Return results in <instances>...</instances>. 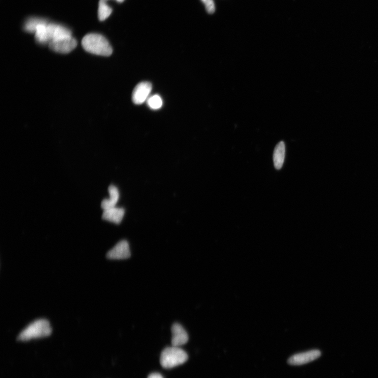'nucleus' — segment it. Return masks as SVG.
<instances>
[{"mask_svg": "<svg viewBox=\"0 0 378 378\" xmlns=\"http://www.w3.org/2000/svg\"><path fill=\"white\" fill-rule=\"evenodd\" d=\"M286 157V145L283 141L279 142L276 146L273 153V161L276 169L280 170L285 162Z\"/></svg>", "mask_w": 378, "mask_h": 378, "instance_id": "obj_12", "label": "nucleus"}, {"mask_svg": "<svg viewBox=\"0 0 378 378\" xmlns=\"http://www.w3.org/2000/svg\"><path fill=\"white\" fill-rule=\"evenodd\" d=\"M188 359L187 353L178 347H167L161 352L160 363L162 367L170 369L185 362Z\"/></svg>", "mask_w": 378, "mask_h": 378, "instance_id": "obj_3", "label": "nucleus"}, {"mask_svg": "<svg viewBox=\"0 0 378 378\" xmlns=\"http://www.w3.org/2000/svg\"><path fill=\"white\" fill-rule=\"evenodd\" d=\"M77 45V42L72 36L52 41L49 44L51 50L62 54L72 52Z\"/></svg>", "mask_w": 378, "mask_h": 378, "instance_id": "obj_4", "label": "nucleus"}, {"mask_svg": "<svg viewBox=\"0 0 378 378\" xmlns=\"http://www.w3.org/2000/svg\"><path fill=\"white\" fill-rule=\"evenodd\" d=\"M113 10L105 0H100L99 4L98 18L100 21L107 19L112 14Z\"/></svg>", "mask_w": 378, "mask_h": 378, "instance_id": "obj_14", "label": "nucleus"}, {"mask_svg": "<svg viewBox=\"0 0 378 378\" xmlns=\"http://www.w3.org/2000/svg\"><path fill=\"white\" fill-rule=\"evenodd\" d=\"M171 344L173 346L180 347L185 345L188 340V334L182 325L174 324L171 328Z\"/></svg>", "mask_w": 378, "mask_h": 378, "instance_id": "obj_8", "label": "nucleus"}, {"mask_svg": "<svg viewBox=\"0 0 378 378\" xmlns=\"http://www.w3.org/2000/svg\"><path fill=\"white\" fill-rule=\"evenodd\" d=\"M81 45L85 51L91 54L110 56L113 53L112 47L109 41L100 34H87L82 39Z\"/></svg>", "mask_w": 378, "mask_h": 378, "instance_id": "obj_1", "label": "nucleus"}, {"mask_svg": "<svg viewBox=\"0 0 378 378\" xmlns=\"http://www.w3.org/2000/svg\"><path fill=\"white\" fill-rule=\"evenodd\" d=\"M125 210L116 207L104 210L102 219L116 224H119L122 221L125 215Z\"/></svg>", "mask_w": 378, "mask_h": 378, "instance_id": "obj_10", "label": "nucleus"}, {"mask_svg": "<svg viewBox=\"0 0 378 378\" xmlns=\"http://www.w3.org/2000/svg\"><path fill=\"white\" fill-rule=\"evenodd\" d=\"M52 328L48 321L41 319L35 321L23 329L18 337V340L27 341L33 339L41 338L50 336Z\"/></svg>", "mask_w": 378, "mask_h": 378, "instance_id": "obj_2", "label": "nucleus"}, {"mask_svg": "<svg viewBox=\"0 0 378 378\" xmlns=\"http://www.w3.org/2000/svg\"><path fill=\"white\" fill-rule=\"evenodd\" d=\"M105 1H108V0H105ZM116 1L118 3H122L124 2V0H116Z\"/></svg>", "mask_w": 378, "mask_h": 378, "instance_id": "obj_19", "label": "nucleus"}, {"mask_svg": "<svg viewBox=\"0 0 378 378\" xmlns=\"http://www.w3.org/2000/svg\"><path fill=\"white\" fill-rule=\"evenodd\" d=\"M147 103L149 108L153 110H159L163 105L162 100L158 94H154L149 97Z\"/></svg>", "mask_w": 378, "mask_h": 378, "instance_id": "obj_16", "label": "nucleus"}, {"mask_svg": "<svg viewBox=\"0 0 378 378\" xmlns=\"http://www.w3.org/2000/svg\"><path fill=\"white\" fill-rule=\"evenodd\" d=\"M321 356L320 350H312L294 354L289 359L288 363L293 365H301L311 362Z\"/></svg>", "mask_w": 378, "mask_h": 378, "instance_id": "obj_5", "label": "nucleus"}, {"mask_svg": "<svg viewBox=\"0 0 378 378\" xmlns=\"http://www.w3.org/2000/svg\"><path fill=\"white\" fill-rule=\"evenodd\" d=\"M47 23L45 20L39 18H29L25 23L24 26V30L27 32L30 33H35L38 27L41 24Z\"/></svg>", "mask_w": 378, "mask_h": 378, "instance_id": "obj_15", "label": "nucleus"}, {"mask_svg": "<svg viewBox=\"0 0 378 378\" xmlns=\"http://www.w3.org/2000/svg\"><path fill=\"white\" fill-rule=\"evenodd\" d=\"M152 90V85L149 82H140L133 92L132 100L135 104L141 105L149 99Z\"/></svg>", "mask_w": 378, "mask_h": 378, "instance_id": "obj_6", "label": "nucleus"}, {"mask_svg": "<svg viewBox=\"0 0 378 378\" xmlns=\"http://www.w3.org/2000/svg\"><path fill=\"white\" fill-rule=\"evenodd\" d=\"M148 378H163V377L160 373L155 372L151 373Z\"/></svg>", "mask_w": 378, "mask_h": 378, "instance_id": "obj_18", "label": "nucleus"}, {"mask_svg": "<svg viewBox=\"0 0 378 378\" xmlns=\"http://www.w3.org/2000/svg\"><path fill=\"white\" fill-rule=\"evenodd\" d=\"M204 4L206 9L209 14H214L215 12V4L214 0H201Z\"/></svg>", "mask_w": 378, "mask_h": 378, "instance_id": "obj_17", "label": "nucleus"}, {"mask_svg": "<svg viewBox=\"0 0 378 378\" xmlns=\"http://www.w3.org/2000/svg\"><path fill=\"white\" fill-rule=\"evenodd\" d=\"M109 193L110 198L104 199L101 204L102 208L104 210L115 207L120 199L119 191L115 185H111L109 186Z\"/></svg>", "mask_w": 378, "mask_h": 378, "instance_id": "obj_11", "label": "nucleus"}, {"mask_svg": "<svg viewBox=\"0 0 378 378\" xmlns=\"http://www.w3.org/2000/svg\"><path fill=\"white\" fill-rule=\"evenodd\" d=\"M48 23L41 24L35 32V39L36 41L41 44L45 45L51 42L50 34L47 29Z\"/></svg>", "mask_w": 378, "mask_h": 378, "instance_id": "obj_13", "label": "nucleus"}, {"mask_svg": "<svg viewBox=\"0 0 378 378\" xmlns=\"http://www.w3.org/2000/svg\"><path fill=\"white\" fill-rule=\"evenodd\" d=\"M110 259H125L131 256L128 242L122 240L118 242L106 255Z\"/></svg>", "mask_w": 378, "mask_h": 378, "instance_id": "obj_7", "label": "nucleus"}, {"mask_svg": "<svg viewBox=\"0 0 378 378\" xmlns=\"http://www.w3.org/2000/svg\"><path fill=\"white\" fill-rule=\"evenodd\" d=\"M47 29L51 41L65 37L72 36V32L67 28L56 23H49Z\"/></svg>", "mask_w": 378, "mask_h": 378, "instance_id": "obj_9", "label": "nucleus"}]
</instances>
